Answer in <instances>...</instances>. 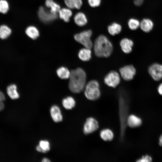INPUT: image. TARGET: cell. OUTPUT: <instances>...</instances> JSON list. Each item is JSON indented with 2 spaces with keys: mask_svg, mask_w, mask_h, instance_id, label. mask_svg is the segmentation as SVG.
<instances>
[{
  "mask_svg": "<svg viewBox=\"0 0 162 162\" xmlns=\"http://www.w3.org/2000/svg\"><path fill=\"white\" fill-rule=\"evenodd\" d=\"M119 72L122 77L125 80H132L136 73V70L132 65H127L121 68Z\"/></svg>",
  "mask_w": 162,
  "mask_h": 162,
  "instance_id": "9",
  "label": "cell"
},
{
  "mask_svg": "<svg viewBox=\"0 0 162 162\" xmlns=\"http://www.w3.org/2000/svg\"><path fill=\"white\" fill-rule=\"evenodd\" d=\"M142 123L141 118L137 116L134 114L128 116L127 120V124L130 128L138 127L140 126Z\"/></svg>",
  "mask_w": 162,
  "mask_h": 162,
  "instance_id": "12",
  "label": "cell"
},
{
  "mask_svg": "<svg viewBox=\"0 0 162 162\" xmlns=\"http://www.w3.org/2000/svg\"><path fill=\"white\" fill-rule=\"evenodd\" d=\"M12 30L8 25L2 24L0 26V38L5 39L11 34Z\"/></svg>",
  "mask_w": 162,
  "mask_h": 162,
  "instance_id": "18",
  "label": "cell"
},
{
  "mask_svg": "<svg viewBox=\"0 0 162 162\" xmlns=\"http://www.w3.org/2000/svg\"><path fill=\"white\" fill-rule=\"evenodd\" d=\"M42 161L43 162H50V161L47 158H44L42 159Z\"/></svg>",
  "mask_w": 162,
  "mask_h": 162,
  "instance_id": "36",
  "label": "cell"
},
{
  "mask_svg": "<svg viewBox=\"0 0 162 162\" xmlns=\"http://www.w3.org/2000/svg\"><path fill=\"white\" fill-rule=\"evenodd\" d=\"M92 34V31L90 30L85 31L75 34L74 38L85 47L91 49L93 46L90 39Z\"/></svg>",
  "mask_w": 162,
  "mask_h": 162,
  "instance_id": "5",
  "label": "cell"
},
{
  "mask_svg": "<svg viewBox=\"0 0 162 162\" xmlns=\"http://www.w3.org/2000/svg\"><path fill=\"white\" fill-rule=\"evenodd\" d=\"M50 143L46 140H41L39 142V144L36 147V150L40 152L45 153L50 150Z\"/></svg>",
  "mask_w": 162,
  "mask_h": 162,
  "instance_id": "22",
  "label": "cell"
},
{
  "mask_svg": "<svg viewBox=\"0 0 162 162\" xmlns=\"http://www.w3.org/2000/svg\"><path fill=\"white\" fill-rule=\"evenodd\" d=\"M90 49L86 47L80 49L78 54L80 59L83 61L89 60L91 57V51Z\"/></svg>",
  "mask_w": 162,
  "mask_h": 162,
  "instance_id": "17",
  "label": "cell"
},
{
  "mask_svg": "<svg viewBox=\"0 0 162 162\" xmlns=\"http://www.w3.org/2000/svg\"><path fill=\"white\" fill-rule=\"evenodd\" d=\"M133 44V41L127 38L123 39L120 42L122 50L125 53H129L131 52Z\"/></svg>",
  "mask_w": 162,
  "mask_h": 162,
  "instance_id": "13",
  "label": "cell"
},
{
  "mask_svg": "<svg viewBox=\"0 0 162 162\" xmlns=\"http://www.w3.org/2000/svg\"><path fill=\"white\" fill-rule=\"evenodd\" d=\"M27 35L33 39H36L39 35V32L37 28L33 26H30L26 29Z\"/></svg>",
  "mask_w": 162,
  "mask_h": 162,
  "instance_id": "21",
  "label": "cell"
},
{
  "mask_svg": "<svg viewBox=\"0 0 162 162\" xmlns=\"http://www.w3.org/2000/svg\"><path fill=\"white\" fill-rule=\"evenodd\" d=\"M141 29L144 32H148L152 30L153 26L152 21L148 19H143L140 24Z\"/></svg>",
  "mask_w": 162,
  "mask_h": 162,
  "instance_id": "16",
  "label": "cell"
},
{
  "mask_svg": "<svg viewBox=\"0 0 162 162\" xmlns=\"http://www.w3.org/2000/svg\"><path fill=\"white\" fill-rule=\"evenodd\" d=\"M38 15L40 20L44 22H51L56 19L57 16V14H54L50 11L47 10L43 7L39 8Z\"/></svg>",
  "mask_w": 162,
  "mask_h": 162,
  "instance_id": "8",
  "label": "cell"
},
{
  "mask_svg": "<svg viewBox=\"0 0 162 162\" xmlns=\"http://www.w3.org/2000/svg\"><path fill=\"white\" fill-rule=\"evenodd\" d=\"M5 99L4 94L0 90V111L4 109V104L3 102Z\"/></svg>",
  "mask_w": 162,
  "mask_h": 162,
  "instance_id": "31",
  "label": "cell"
},
{
  "mask_svg": "<svg viewBox=\"0 0 162 162\" xmlns=\"http://www.w3.org/2000/svg\"><path fill=\"white\" fill-rule=\"evenodd\" d=\"M56 73L58 76L63 79L69 78L70 74V72L69 70L64 67L58 68L57 70Z\"/></svg>",
  "mask_w": 162,
  "mask_h": 162,
  "instance_id": "26",
  "label": "cell"
},
{
  "mask_svg": "<svg viewBox=\"0 0 162 162\" xmlns=\"http://www.w3.org/2000/svg\"><path fill=\"white\" fill-rule=\"evenodd\" d=\"M108 30L109 33L111 35H114L119 34L121 31V26L116 23H113L108 26Z\"/></svg>",
  "mask_w": 162,
  "mask_h": 162,
  "instance_id": "27",
  "label": "cell"
},
{
  "mask_svg": "<svg viewBox=\"0 0 162 162\" xmlns=\"http://www.w3.org/2000/svg\"><path fill=\"white\" fill-rule=\"evenodd\" d=\"M148 72L154 80L158 81L162 79V65L158 63L154 64L149 67Z\"/></svg>",
  "mask_w": 162,
  "mask_h": 162,
  "instance_id": "10",
  "label": "cell"
},
{
  "mask_svg": "<svg viewBox=\"0 0 162 162\" xmlns=\"http://www.w3.org/2000/svg\"><path fill=\"white\" fill-rule=\"evenodd\" d=\"M74 20L76 24L79 26H83L85 25L87 22L85 15L82 12L77 13L75 15Z\"/></svg>",
  "mask_w": 162,
  "mask_h": 162,
  "instance_id": "20",
  "label": "cell"
},
{
  "mask_svg": "<svg viewBox=\"0 0 162 162\" xmlns=\"http://www.w3.org/2000/svg\"><path fill=\"white\" fill-rule=\"evenodd\" d=\"M50 114L54 122H58L62 121L63 116L61 110L58 106L53 105L51 107Z\"/></svg>",
  "mask_w": 162,
  "mask_h": 162,
  "instance_id": "11",
  "label": "cell"
},
{
  "mask_svg": "<svg viewBox=\"0 0 162 162\" xmlns=\"http://www.w3.org/2000/svg\"><path fill=\"white\" fill-rule=\"evenodd\" d=\"M120 77L116 71H112L110 72L105 77L104 82L108 86L115 88L119 84Z\"/></svg>",
  "mask_w": 162,
  "mask_h": 162,
  "instance_id": "7",
  "label": "cell"
},
{
  "mask_svg": "<svg viewBox=\"0 0 162 162\" xmlns=\"http://www.w3.org/2000/svg\"><path fill=\"white\" fill-rule=\"evenodd\" d=\"M98 128V121L93 117H89L86 119L84 124L83 132L85 134H88L96 131Z\"/></svg>",
  "mask_w": 162,
  "mask_h": 162,
  "instance_id": "6",
  "label": "cell"
},
{
  "mask_svg": "<svg viewBox=\"0 0 162 162\" xmlns=\"http://www.w3.org/2000/svg\"><path fill=\"white\" fill-rule=\"evenodd\" d=\"M86 74L81 68H77L72 70L69 78V87L73 93L81 92L86 85Z\"/></svg>",
  "mask_w": 162,
  "mask_h": 162,
  "instance_id": "1",
  "label": "cell"
},
{
  "mask_svg": "<svg viewBox=\"0 0 162 162\" xmlns=\"http://www.w3.org/2000/svg\"><path fill=\"white\" fill-rule=\"evenodd\" d=\"M7 92L8 96L12 99H16L19 97L17 86L15 84H11L8 86L7 88Z\"/></svg>",
  "mask_w": 162,
  "mask_h": 162,
  "instance_id": "14",
  "label": "cell"
},
{
  "mask_svg": "<svg viewBox=\"0 0 162 162\" xmlns=\"http://www.w3.org/2000/svg\"><path fill=\"white\" fill-rule=\"evenodd\" d=\"M140 24L139 20L134 19H130L128 22L129 28L132 30L137 29L140 26Z\"/></svg>",
  "mask_w": 162,
  "mask_h": 162,
  "instance_id": "29",
  "label": "cell"
},
{
  "mask_svg": "<svg viewBox=\"0 0 162 162\" xmlns=\"http://www.w3.org/2000/svg\"><path fill=\"white\" fill-rule=\"evenodd\" d=\"M66 5L70 9H79L82 4V0H64Z\"/></svg>",
  "mask_w": 162,
  "mask_h": 162,
  "instance_id": "25",
  "label": "cell"
},
{
  "mask_svg": "<svg viewBox=\"0 0 162 162\" xmlns=\"http://www.w3.org/2000/svg\"><path fill=\"white\" fill-rule=\"evenodd\" d=\"M10 5L7 0H0V13L3 14H7L9 10Z\"/></svg>",
  "mask_w": 162,
  "mask_h": 162,
  "instance_id": "28",
  "label": "cell"
},
{
  "mask_svg": "<svg viewBox=\"0 0 162 162\" xmlns=\"http://www.w3.org/2000/svg\"><path fill=\"white\" fill-rule=\"evenodd\" d=\"M143 1V0H134V3L136 6H140L142 4Z\"/></svg>",
  "mask_w": 162,
  "mask_h": 162,
  "instance_id": "33",
  "label": "cell"
},
{
  "mask_svg": "<svg viewBox=\"0 0 162 162\" xmlns=\"http://www.w3.org/2000/svg\"><path fill=\"white\" fill-rule=\"evenodd\" d=\"M152 161V158L150 156L146 155L142 156L141 158L138 159L137 162H151Z\"/></svg>",
  "mask_w": 162,
  "mask_h": 162,
  "instance_id": "30",
  "label": "cell"
},
{
  "mask_svg": "<svg viewBox=\"0 0 162 162\" xmlns=\"http://www.w3.org/2000/svg\"><path fill=\"white\" fill-rule=\"evenodd\" d=\"M84 94L88 100H94L98 99L100 95L98 82L96 80L89 81L85 87Z\"/></svg>",
  "mask_w": 162,
  "mask_h": 162,
  "instance_id": "4",
  "label": "cell"
},
{
  "mask_svg": "<svg viewBox=\"0 0 162 162\" xmlns=\"http://www.w3.org/2000/svg\"><path fill=\"white\" fill-rule=\"evenodd\" d=\"M88 2L91 7H95L100 5V0H88Z\"/></svg>",
  "mask_w": 162,
  "mask_h": 162,
  "instance_id": "32",
  "label": "cell"
},
{
  "mask_svg": "<svg viewBox=\"0 0 162 162\" xmlns=\"http://www.w3.org/2000/svg\"><path fill=\"white\" fill-rule=\"evenodd\" d=\"M45 5L50 8V12L54 14H57L61 9L60 5L53 0H46Z\"/></svg>",
  "mask_w": 162,
  "mask_h": 162,
  "instance_id": "24",
  "label": "cell"
},
{
  "mask_svg": "<svg viewBox=\"0 0 162 162\" xmlns=\"http://www.w3.org/2000/svg\"><path fill=\"white\" fill-rule=\"evenodd\" d=\"M159 144L160 146H162V134L159 138Z\"/></svg>",
  "mask_w": 162,
  "mask_h": 162,
  "instance_id": "35",
  "label": "cell"
},
{
  "mask_svg": "<svg viewBox=\"0 0 162 162\" xmlns=\"http://www.w3.org/2000/svg\"><path fill=\"white\" fill-rule=\"evenodd\" d=\"M58 13L60 18L66 22L69 21L70 18L72 14L70 9L64 8L60 9Z\"/></svg>",
  "mask_w": 162,
  "mask_h": 162,
  "instance_id": "19",
  "label": "cell"
},
{
  "mask_svg": "<svg viewBox=\"0 0 162 162\" xmlns=\"http://www.w3.org/2000/svg\"><path fill=\"white\" fill-rule=\"evenodd\" d=\"M119 116L120 123V139L124 140L125 131L127 124L128 106L126 98L124 93H121L118 99Z\"/></svg>",
  "mask_w": 162,
  "mask_h": 162,
  "instance_id": "3",
  "label": "cell"
},
{
  "mask_svg": "<svg viewBox=\"0 0 162 162\" xmlns=\"http://www.w3.org/2000/svg\"><path fill=\"white\" fill-rule=\"evenodd\" d=\"M158 90L159 94L162 95V83L160 84L158 86Z\"/></svg>",
  "mask_w": 162,
  "mask_h": 162,
  "instance_id": "34",
  "label": "cell"
},
{
  "mask_svg": "<svg viewBox=\"0 0 162 162\" xmlns=\"http://www.w3.org/2000/svg\"><path fill=\"white\" fill-rule=\"evenodd\" d=\"M100 136L104 141H110L112 140L114 135L112 131L108 128L104 129L100 132Z\"/></svg>",
  "mask_w": 162,
  "mask_h": 162,
  "instance_id": "15",
  "label": "cell"
},
{
  "mask_svg": "<svg viewBox=\"0 0 162 162\" xmlns=\"http://www.w3.org/2000/svg\"><path fill=\"white\" fill-rule=\"evenodd\" d=\"M63 106L67 110H71L75 106L76 102L74 99L72 97L68 96L64 98L62 101Z\"/></svg>",
  "mask_w": 162,
  "mask_h": 162,
  "instance_id": "23",
  "label": "cell"
},
{
  "mask_svg": "<svg viewBox=\"0 0 162 162\" xmlns=\"http://www.w3.org/2000/svg\"><path fill=\"white\" fill-rule=\"evenodd\" d=\"M94 50L96 55L100 57H107L111 54L113 46L111 42L104 35H100L95 39Z\"/></svg>",
  "mask_w": 162,
  "mask_h": 162,
  "instance_id": "2",
  "label": "cell"
}]
</instances>
